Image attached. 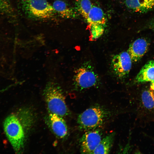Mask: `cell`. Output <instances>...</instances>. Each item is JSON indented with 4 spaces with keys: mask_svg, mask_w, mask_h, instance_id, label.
<instances>
[{
    "mask_svg": "<svg viewBox=\"0 0 154 154\" xmlns=\"http://www.w3.org/2000/svg\"><path fill=\"white\" fill-rule=\"evenodd\" d=\"M132 61L127 52H123L114 56L111 61V67L116 76L120 79L126 76L131 68Z\"/></svg>",
    "mask_w": 154,
    "mask_h": 154,
    "instance_id": "obj_7",
    "label": "cell"
},
{
    "mask_svg": "<svg viewBox=\"0 0 154 154\" xmlns=\"http://www.w3.org/2000/svg\"><path fill=\"white\" fill-rule=\"evenodd\" d=\"M149 44L144 38H139L129 45L127 52L132 62H136L139 60L147 52Z\"/></svg>",
    "mask_w": 154,
    "mask_h": 154,
    "instance_id": "obj_9",
    "label": "cell"
},
{
    "mask_svg": "<svg viewBox=\"0 0 154 154\" xmlns=\"http://www.w3.org/2000/svg\"><path fill=\"white\" fill-rule=\"evenodd\" d=\"M93 6L90 0H76L75 10L86 19Z\"/></svg>",
    "mask_w": 154,
    "mask_h": 154,
    "instance_id": "obj_16",
    "label": "cell"
},
{
    "mask_svg": "<svg viewBox=\"0 0 154 154\" xmlns=\"http://www.w3.org/2000/svg\"><path fill=\"white\" fill-rule=\"evenodd\" d=\"M21 6L25 15L35 21L52 20L57 15L47 0H21Z\"/></svg>",
    "mask_w": 154,
    "mask_h": 154,
    "instance_id": "obj_1",
    "label": "cell"
},
{
    "mask_svg": "<svg viewBox=\"0 0 154 154\" xmlns=\"http://www.w3.org/2000/svg\"><path fill=\"white\" fill-rule=\"evenodd\" d=\"M76 86L82 90L96 85L99 82L97 74L88 63L77 69L74 76Z\"/></svg>",
    "mask_w": 154,
    "mask_h": 154,
    "instance_id": "obj_6",
    "label": "cell"
},
{
    "mask_svg": "<svg viewBox=\"0 0 154 154\" xmlns=\"http://www.w3.org/2000/svg\"><path fill=\"white\" fill-rule=\"evenodd\" d=\"M90 34L91 40H95L103 33L106 26V19L102 10L93 5L86 19Z\"/></svg>",
    "mask_w": 154,
    "mask_h": 154,
    "instance_id": "obj_5",
    "label": "cell"
},
{
    "mask_svg": "<svg viewBox=\"0 0 154 154\" xmlns=\"http://www.w3.org/2000/svg\"><path fill=\"white\" fill-rule=\"evenodd\" d=\"M151 83L150 89L154 90V82Z\"/></svg>",
    "mask_w": 154,
    "mask_h": 154,
    "instance_id": "obj_20",
    "label": "cell"
},
{
    "mask_svg": "<svg viewBox=\"0 0 154 154\" xmlns=\"http://www.w3.org/2000/svg\"><path fill=\"white\" fill-rule=\"evenodd\" d=\"M148 82H154V60L149 61L144 66L134 80L137 84Z\"/></svg>",
    "mask_w": 154,
    "mask_h": 154,
    "instance_id": "obj_13",
    "label": "cell"
},
{
    "mask_svg": "<svg viewBox=\"0 0 154 154\" xmlns=\"http://www.w3.org/2000/svg\"><path fill=\"white\" fill-rule=\"evenodd\" d=\"M108 115L107 112L100 106L91 107L78 116L79 127L86 131L95 129L102 124Z\"/></svg>",
    "mask_w": 154,
    "mask_h": 154,
    "instance_id": "obj_4",
    "label": "cell"
},
{
    "mask_svg": "<svg viewBox=\"0 0 154 154\" xmlns=\"http://www.w3.org/2000/svg\"><path fill=\"white\" fill-rule=\"evenodd\" d=\"M115 133H111L102 138L92 154H108L112 147Z\"/></svg>",
    "mask_w": 154,
    "mask_h": 154,
    "instance_id": "obj_14",
    "label": "cell"
},
{
    "mask_svg": "<svg viewBox=\"0 0 154 154\" xmlns=\"http://www.w3.org/2000/svg\"><path fill=\"white\" fill-rule=\"evenodd\" d=\"M13 9L8 0H0V11L10 13Z\"/></svg>",
    "mask_w": 154,
    "mask_h": 154,
    "instance_id": "obj_17",
    "label": "cell"
},
{
    "mask_svg": "<svg viewBox=\"0 0 154 154\" xmlns=\"http://www.w3.org/2000/svg\"><path fill=\"white\" fill-rule=\"evenodd\" d=\"M149 90L154 101V90H151L149 89Z\"/></svg>",
    "mask_w": 154,
    "mask_h": 154,
    "instance_id": "obj_19",
    "label": "cell"
},
{
    "mask_svg": "<svg viewBox=\"0 0 154 154\" xmlns=\"http://www.w3.org/2000/svg\"><path fill=\"white\" fill-rule=\"evenodd\" d=\"M52 6L57 15L64 19H71L76 17L78 13L75 9L71 7L65 1L56 0Z\"/></svg>",
    "mask_w": 154,
    "mask_h": 154,
    "instance_id": "obj_12",
    "label": "cell"
},
{
    "mask_svg": "<svg viewBox=\"0 0 154 154\" xmlns=\"http://www.w3.org/2000/svg\"><path fill=\"white\" fill-rule=\"evenodd\" d=\"M148 26L149 29L154 31V18L149 22Z\"/></svg>",
    "mask_w": 154,
    "mask_h": 154,
    "instance_id": "obj_18",
    "label": "cell"
},
{
    "mask_svg": "<svg viewBox=\"0 0 154 154\" xmlns=\"http://www.w3.org/2000/svg\"><path fill=\"white\" fill-rule=\"evenodd\" d=\"M140 106L145 112H152L154 111V101L149 90H145L142 93Z\"/></svg>",
    "mask_w": 154,
    "mask_h": 154,
    "instance_id": "obj_15",
    "label": "cell"
},
{
    "mask_svg": "<svg viewBox=\"0 0 154 154\" xmlns=\"http://www.w3.org/2000/svg\"><path fill=\"white\" fill-rule=\"evenodd\" d=\"M126 7L133 12L143 13L154 10V0H124Z\"/></svg>",
    "mask_w": 154,
    "mask_h": 154,
    "instance_id": "obj_11",
    "label": "cell"
},
{
    "mask_svg": "<svg viewBox=\"0 0 154 154\" xmlns=\"http://www.w3.org/2000/svg\"><path fill=\"white\" fill-rule=\"evenodd\" d=\"M86 131L80 140V152L82 154H92L102 139V132L96 129Z\"/></svg>",
    "mask_w": 154,
    "mask_h": 154,
    "instance_id": "obj_8",
    "label": "cell"
},
{
    "mask_svg": "<svg viewBox=\"0 0 154 154\" xmlns=\"http://www.w3.org/2000/svg\"><path fill=\"white\" fill-rule=\"evenodd\" d=\"M48 119L51 129L58 137H64L67 134L68 128L65 121L62 117L50 113Z\"/></svg>",
    "mask_w": 154,
    "mask_h": 154,
    "instance_id": "obj_10",
    "label": "cell"
},
{
    "mask_svg": "<svg viewBox=\"0 0 154 154\" xmlns=\"http://www.w3.org/2000/svg\"><path fill=\"white\" fill-rule=\"evenodd\" d=\"M44 93L50 113L62 117L68 115L69 111L65 97L60 86L53 82H50L47 84Z\"/></svg>",
    "mask_w": 154,
    "mask_h": 154,
    "instance_id": "obj_2",
    "label": "cell"
},
{
    "mask_svg": "<svg viewBox=\"0 0 154 154\" xmlns=\"http://www.w3.org/2000/svg\"><path fill=\"white\" fill-rule=\"evenodd\" d=\"M5 132L13 147L17 153L24 147L25 139L24 128L18 117L15 115L9 116L4 122Z\"/></svg>",
    "mask_w": 154,
    "mask_h": 154,
    "instance_id": "obj_3",
    "label": "cell"
}]
</instances>
